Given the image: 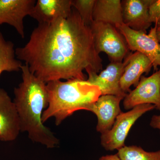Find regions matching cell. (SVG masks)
<instances>
[{"instance_id": "14", "label": "cell", "mask_w": 160, "mask_h": 160, "mask_svg": "<svg viewBox=\"0 0 160 160\" xmlns=\"http://www.w3.org/2000/svg\"><path fill=\"white\" fill-rule=\"evenodd\" d=\"M152 67L151 61L147 57L139 52H130L129 62L125 67L121 81L120 86L124 92L131 91L130 87L137 86L142 75L148 74Z\"/></svg>"}, {"instance_id": "15", "label": "cell", "mask_w": 160, "mask_h": 160, "mask_svg": "<svg viewBox=\"0 0 160 160\" xmlns=\"http://www.w3.org/2000/svg\"><path fill=\"white\" fill-rule=\"evenodd\" d=\"M94 22L117 27L123 25L122 9L120 0H96L93 12Z\"/></svg>"}, {"instance_id": "5", "label": "cell", "mask_w": 160, "mask_h": 160, "mask_svg": "<svg viewBox=\"0 0 160 160\" xmlns=\"http://www.w3.org/2000/svg\"><path fill=\"white\" fill-rule=\"evenodd\" d=\"M155 109L152 104H142L135 106L127 112L118 115L109 131L101 135V145L106 150H119L125 146V142L130 129L135 122L144 113Z\"/></svg>"}, {"instance_id": "1", "label": "cell", "mask_w": 160, "mask_h": 160, "mask_svg": "<svg viewBox=\"0 0 160 160\" xmlns=\"http://www.w3.org/2000/svg\"><path fill=\"white\" fill-rule=\"evenodd\" d=\"M18 60L47 83L58 80H86L102 69V60L95 47L90 26L72 7L67 18L38 24L28 42L15 49Z\"/></svg>"}, {"instance_id": "20", "label": "cell", "mask_w": 160, "mask_h": 160, "mask_svg": "<svg viewBox=\"0 0 160 160\" xmlns=\"http://www.w3.org/2000/svg\"><path fill=\"white\" fill-rule=\"evenodd\" d=\"M150 126L154 129H159L160 131V115H153L152 117Z\"/></svg>"}, {"instance_id": "19", "label": "cell", "mask_w": 160, "mask_h": 160, "mask_svg": "<svg viewBox=\"0 0 160 160\" xmlns=\"http://www.w3.org/2000/svg\"><path fill=\"white\" fill-rule=\"evenodd\" d=\"M149 19L150 22L158 26L160 24V0H153L149 6Z\"/></svg>"}, {"instance_id": "12", "label": "cell", "mask_w": 160, "mask_h": 160, "mask_svg": "<svg viewBox=\"0 0 160 160\" xmlns=\"http://www.w3.org/2000/svg\"><path fill=\"white\" fill-rule=\"evenodd\" d=\"M72 9V0H38L29 16L38 24H49L67 18Z\"/></svg>"}, {"instance_id": "13", "label": "cell", "mask_w": 160, "mask_h": 160, "mask_svg": "<svg viewBox=\"0 0 160 160\" xmlns=\"http://www.w3.org/2000/svg\"><path fill=\"white\" fill-rule=\"evenodd\" d=\"M153 0H123L121 1L123 23L137 31L146 32L151 26L149 19V6Z\"/></svg>"}, {"instance_id": "18", "label": "cell", "mask_w": 160, "mask_h": 160, "mask_svg": "<svg viewBox=\"0 0 160 160\" xmlns=\"http://www.w3.org/2000/svg\"><path fill=\"white\" fill-rule=\"evenodd\" d=\"M96 0H72V7L78 12L83 22L90 26L93 22V12Z\"/></svg>"}, {"instance_id": "2", "label": "cell", "mask_w": 160, "mask_h": 160, "mask_svg": "<svg viewBox=\"0 0 160 160\" xmlns=\"http://www.w3.org/2000/svg\"><path fill=\"white\" fill-rule=\"evenodd\" d=\"M22 81L14 89L13 102L19 118L21 131L28 134L32 142L52 148L59 141L42 121L48 105L46 83L37 77L26 64L21 67Z\"/></svg>"}, {"instance_id": "8", "label": "cell", "mask_w": 160, "mask_h": 160, "mask_svg": "<svg viewBox=\"0 0 160 160\" xmlns=\"http://www.w3.org/2000/svg\"><path fill=\"white\" fill-rule=\"evenodd\" d=\"M130 53L125 58L124 62H111L99 74L89 75L87 81L97 86L102 95H110L124 98L127 93L122 90L120 81L129 62Z\"/></svg>"}, {"instance_id": "9", "label": "cell", "mask_w": 160, "mask_h": 160, "mask_svg": "<svg viewBox=\"0 0 160 160\" xmlns=\"http://www.w3.org/2000/svg\"><path fill=\"white\" fill-rule=\"evenodd\" d=\"M35 0H0V26L9 24L24 38V18L30 15Z\"/></svg>"}, {"instance_id": "21", "label": "cell", "mask_w": 160, "mask_h": 160, "mask_svg": "<svg viewBox=\"0 0 160 160\" xmlns=\"http://www.w3.org/2000/svg\"><path fill=\"white\" fill-rule=\"evenodd\" d=\"M99 160H122L117 155H107L102 157Z\"/></svg>"}, {"instance_id": "6", "label": "cell", "mask_w": 160, "mask_h": 160, "mask_svg": "<svg viewBox=\"0 0 160 160\" xmlns=\"http://www.w3.org/2000/svg\"><path fill=\"white\" fill-rule=\"evenodd\" d=\"M157 26L155 24L148 34L135 31L124 24L117 27L125 38L129 50L139 52L147 57L155 71H157L160 66V43L157 36Z\"/></svg>"}, {"instance_id": "4", "label": "cell", "mask_w": 160, "mask_h": 160, "mask_svg": "<svg viewBox=\"0 0 160 160\" xmlns=\"http://www.w3.org/2000/svg\"><path fill=\"white\" fill-rule=\"evenodd\" d=\"M89 26L99 54L105 52L111 62H122L130 53L125 38L115 26L94 21Z\"/></svg>"}, {"instance_id": "11", "label": "cell", "mask_w": 160, "mask_h": 160, "mask_svg": "<svg viewBox=\"0 0 160 160\" xmlns=\"http://www.w3.org/2000/svg\"><path fill=\"white\" fill-rule=\"evenodd\" d=\"M122 99L123 98L115 96L101 95L90 106L88 111L98 118L97 131L102 134L111 129L117 117L122 112L120 104Z\"/></svg>"}, {"instance_id": "23", "label": "cell", "mask_w": 160, "mask_h": 160, "mask_svg": "<svg viewBox=\"0 0 160 160\" xmlns=\"http://www.w3.org/2000/svg\"><path fill=\"white\" fill-rule=\"evenodd\" d=\"M160 31V24L157 26V31Z\"/></svg>"}, {"instance_id": "7", "label": "cell", "mask_w": 160, "mask_h": 160, "mask_svg": "<svg viewBox=\"0 0 160 160\" xmlns=\"http://www.w3.org/2000/svg\"><path fill=\"white\" fill-rule=\"evenodd\" d=\"M147 104L154 105L160 110V69L149 77H141L135 89L127 93L123 101L126 110Z\"/></svg>"}, {"instance_id": "22", "label": "cell", "mask_w": 160, "mask_h": 160, "mask_svg": "<svg viewBox=\"0 0 160 160\" xmlns=\"http://www.w3.org/2000/svg\"><path fill=\"white\" fill-rule=\"evenodd\" d=\"M157 36L158 41L160 42V31H157Z\"/></svg>"}, {"instance_id": "10", "label": "cell", "mask_w": 160, "mask_h": 160, "mask_svg": "<svg viewBox=\"0 0 160 160\" xmlns=\"http://www.w3.org/2000/svg\"><path fill=\"white\" fill-rule=\"evenodd\" d=\"M20 132L19 118L14 103L7 92L0 88V141H14Z\"/></svg>"}, {"instance_id": "24", "label": "cell", "mask_w": 160, "mask_h": 160, "mask_svg": "<svg viewBox=\"0 0 160 160\" xmlns=\"http://www.w3.org/2000/svg\"></svg>"}, {"instance_id": "17", "label": "cell", "mask_w": 160, "mask_h": 160, "mask_svg": "<svg viewBox=\"0 0 160 160\" xmlns=\"http://www.w3.org/2000/svg\"><path fill=\"white\" fill-rule=\"evenodd\" d=\"M117 154L122 160H160V150L149 152L136 146H125Z\"/></svg>"}, {"instance_id": "3", "label": "cell", "mask_w": 160, "mask_h": 160, "mask_svg": "<svg viewBox=\"0 0 160 160\" xmlns=\"http://www.w3.org/2000/svg\"><path fill=\"white\" fill-rule=\"evenodd\" d=\"M46 86L48 105L43 112L42 121L44 123L54 118L57 126L78 110L88 111L102 95L98 87L87 80L52 81L46 83Z\"/></svg>"}, {"instance_id": "16", "label": "cell", "mask_w": 160, "mask_h": 160, "mask_svg": "<svg viewBox=\"0 0 160 160\" xmlns=\"http://www.w3.org/2000/svg\"><path fill=\"white\" fill-rule=\"evenodd\" d=\"M22 65L16 57L13 43L6 41L0 32V75L4 71H20Z\"/></svg>"}]
</instances>
